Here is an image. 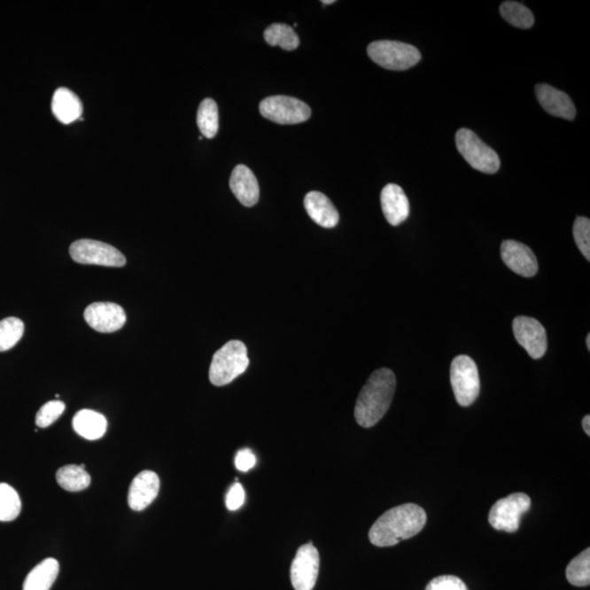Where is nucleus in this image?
Returning a JSON list of instances; mask_svg holds the SVG:
<instances>
[{
	"mask_svg": "<svg viewBox=\"0 0 590 590\" xmlns=\"http://www.w3.org/2000/svg\"><path fill=\"white\" fill-rule=\"evenodd\" d=\"M426 524L425 510L416 504H404L384 513L369 529L372 545L381 547L398 545L418 535Z\"/></svg>",
	"mask_w": 590,
	"mask_h": 590,
	"instance_id": "obj_1",
	"label": "nucleus"
},
{
	"mask_svg": "<svg viewBox=\"0 0 590 590\" xmlns=\"http://www.w3.org/2000/svg\"><path fill=\"white\" fill-rule=\"evenodd\" d=\"M396 390V377L390 369L372 373L361 391L354 416L362 428H372L386 415Z\"/></svg>",
	"mask_w": 590,
	"mask_h": 590,
	"instance_id": "obj_2",
	"label": "nucleus"
},
{
	"mask_svg": "<svg viewBox=\"0 0 590 590\" xmlns=\"http://www.w3.org/2000/svg\"><path fill=\"white\" fill-rule=\"evenodd\" d=\"M250 365L247 348L240 340H231L213 354L209 369L210 382L224 386L242 376Z\"/></svg>",
	"mask_w": 590,
	"mask_h": 590,
	"instance_id": "obj_3",
	"label": "nucleus"
},
{
	"mask_svg": "<svg viewBox=\"0 0 590 590\" xmlns=\"http://www.w3.org/2000/svg\"><path fill=\"white\" fill-rule=\"evenodd\" d=\"M368 55L374 63L388 70H407L421 60L418 49L397 41H377L368 46Z\"/></svg>",
	"mask_w": 590,
	"mask_h": 590,
	"instance_id": "obj_4",
	"label": "nucleus"
},
{
	"mask_svg": "<svg viewBox=\"0 0 590 590\" xmlns=\"http://www.w3.org/2000/svg\"><path fill=\"white\" fill-rule=\"evenodd\" d=\"M456 146L463 159L477 171L494 175L501 167L499 154L477 137L474 131L462 128L456 134Z\"/></svg>",
	"mask_w": 590,
	"mask_h": 590,
	"instance_id": "obj_5",
	"label": "nucleus"
},
{
	"mask_svg": "<svg viewBox=\"0 0 590 590\" xmlns=\"http://www.w3.org/2000/svg\"><path fill=\"white\" fill-rule=\"evenodd\" d=\"M451 384L456 400L462 407L476 401L480 393L479 369L468 355H458L451 365Z\"/></svg>",
	"mask_w": 590,
	"mask_h": 590,
	"instance_id": "obj_6",
	"label": "nucleus"
},
{
	"mask_svg": "<svg viewBox=\"0 0 590 590\" xmlns=\"http://www.w3.org/2000/svg\"><path fill=\"white\" fill-rule=\"evenodd\" d=\"M260 112L265 119L280 125L304 123L312 115L311 107L299 98L287 96H274L264 98Z\"/></svg>",
	"mask_w": 590,
	"mask_h": 590,
	"instance_id": "obj_7",
	"label": "nucleus"
},
{
	"mask_svg": "<svg viewBox=\"0 0 590 590\" xmlns=\"http://www.w3.org/2000/svg\"><path fill=\"white\" fill-rule=\"evenodd\" d=\"M532 507L527 494L514 493L498 501L489 513V523L496 531L515 532L524 513Z\"/></svg>",
	"mask_w": 590,
	"mask_h": 590,
	"instance_id": "obj_8",
	"label": "nucleus"
},
{
	"mask_svg": "<svg viewBox=\"0 0 590 590\" xmlns=\"http://www.w3.org/2000/svg\"><path fill=\"white\" fill-rule=\"evenodd\" d=\"M72 259L82 265L123 267L126 259L117 248L95 240H79L69 248Z\"/></svg>",
	"mask_w": 590,
	"mask_h": 590,
	"instance_id": "obj_9",
	"label": "nucleus"
},
{
	"mask_svg": "<svg viewBox=\"0 0 590 590\" xmlns=\"http://www.w3.org/2000/svg\"><path fill=\"white\" fill-rule=\"evenodd\" d=\"M320 554L312 543L297 552L291 565V582L295 590H313L320 572Z\"/></svg>",
	"mask_w": 590,
	"mask_h": 590,
	"instance_id": "obj_10",
	"label": "nucleus"
},
{
	"mask_svg": "<svg viewBox=\"0 0 590 590\" xmlns=\"http://www.w3.org/2000/svg\"><path fill=\"white\" fill-rule=\"evenodd\" d=\"M513 331L517 343L532 359L538 360L546 354L547 338L545 327L535 318L518 316L513 322Z\"/></svg>",
	"mask_w": 590,
	"mask_h": 590,
	"instance_id": "obj_11",
	"label": "nucleus"
},
{
	"mask_svg": "<svg viewBox=\"0 0 590 590\" xmlns=\"http://www.w3.org/2000/svg\"><path fill=\"white\" fill-rule=\"evenodd\" d=\"M84 320L92 330L107 334L120 330L128 317L123 307L115 303L97 302L86 308Z\"/></svg>",
	"mask_w": 590,
	"mask_h": 590,
	"instance_id": "obj_12",
	"label": "nucleus"
},
{
	"mask_svg": "<svg viewBox=\"0 0 590 590\" xmlns=\"http://www.w3.org/2000/svg\"><path fill=\"white\" fill-rule=\"evenodd\" d=\"M501 257L504 264L515 274L524 278L538 273V261L533 252L521 242L508 240L501 245Z\"/></svg>",
	"mask_w": 590,
	"mask_h": 590,
	"instance_id": "obj_13",
	"label": "nucleus"
},
{
	"mask_svg": "<svg viewBox=\"0 0 590 590\" xmlns=\"http://www.w3.org/2000/svg\"><path fill=\"white\" fill-rule=\"evenodd\" d=\"M160 490V479L156 472L144 470L135 477L128 492V504L131 509L140 512L147 508L157 499Z\"/></svg>",
	"mask_w": 590,
	"mask_h": 590,
	"instance_id": "obj_14",
	"label": "nucleus"
},
{
	"mask_svg": "<svg viewBox=\"0 0 590 590\" xmlns=\"http://www.w3.org/2000/svg\"><path fill=\"white\" fill-rule=\"evenodd\" d=\"M229 189L245 207H254L260 200V185L254 173L245 164L234 167L229 177Z\"/></svg>",
	"mask_w": 590,
	"mask_h": 590,
	"instance_id": "obj_15",
	"label": "nucleus"
},
{
	"mask_svg": "<svg viewBox=\"0 0 590 590\" xmlns=\"http://www.w3.org/2000/svg\"><path fill=\"white\" fill-rule=\"evenodd\" d=\"M536 96L542 109L551 115L560 119L573 120L576 116L574 103L563 91L547 86V84H538Z\"/></svg>",
	"mask_w": 590,
	"mask_h": 590,
	"instance_id": "obj_16",
	"label": "nucleus"
},
{
	"mask_svg": "<svg viewBox=\"0 0 590 590\" xmlns=\"http://www.w3.org/2000/svg\"><path fill=\"white\" fill-rule=\"evenodd\" d=\"M381 204L384 215L393 227L400 226L409 217L410 205L404 190L396 184L384 187L381 194Z\"/></svg>",
	"mask_w": 590,
	"mask_h": 590,
	"instance_id": "obj_17",
	"label": "nucleus"
},
{
	"mask_svg": "<svg viewBox=\"0 0 590 590\" xmlns=\"http://www.w3.org/2000/svg\"><path fill=\"white\" fill-rule=\"evenodd\" d=\"M304 207L314 222L326 229L335 228L339 222V213L330 199L321 191H310L304 198Z\"/></svg>",
	"mask_w": 590,
	"mask_h": 590,
	"instance_id": "obj_18",
	"label": "nucleus"
},
{
	"mask_svg": "<svg viewBox=\"0 0 590 590\" xmlns=\"http://www.w3.org/2000/svg\"><path fill=\"white\" fill-rule=\"evenodd\" d=\"M51 111L60 123L68 125L81 120L83 106L81 98L73 91L67 88H59L51 100Z\"/></svg>",
	"mask_w": 590,
	"mask_h": 590,
	"instance_id": "obj_19",
	"label": "nucleus"
},
{
	"mask_svg": "<svg viewBox=\"0 0 590 590\" xmlns=\"http://www.w3.org/2000/svg\"><path fill=\"white\" fill-rule=\"evenodd\" d=\"M74 430L89 441H96L105 434L107 421L97 411L83 409L78 411L73 420Z\"/></svg>",
	"mask_w": 590,
	"mask_h": 590,
	"instance_id": "obj_20",
	"label": "nucleus"
},
{
	"mask_svg": "<svg viewBox=\"0 0 590 590\" xmlns=\"http://www.w3.org/2000/svg\"><path fill=\"white\" fill-rule=\"evenodd\" d=\"M59 573V563L53 557H49L37 564L27 574L23 584V590H50Z\"/></svg>",
	"mask_w": 590,
	"mask_h": 590,
	"instance_id": "obj_21",
	"label": "nucleus"
},
{
	"mask_svg": "<svg viewBox=\"0 0 590 590\" xmlns=\"http://www.w3.org/2000/svg\"><path fill=\"white\" fill-rule=\"evenodd\" d=\"M264 39L270 46H279L284 50H294L299 48V37L292 27L284 23H274L267 27Z\"/></svg>",
	"mask_w": 590,
	"mask_h": 590,
	"instance_id": "obj_22",
	"label": "nucleus"
},
{
	"mask_svg": "<svg viewBox=\"0 0 590 590\" xmlns=\"http://www.w3.org/2000/svg\"><path fill=\"white\" fill-rule=\"evenodd\" d=\"M58 485L66 491L79 492L87 489L91 484V477L81 465H67L60 468L56 474Z\"/></svg>",
	"mask_w": 590,
	"mask_h": 590,
	"instance_id": "obj_23",
	"label": "nucleus"
},
{
	"mask_svg": "<svg viewBox=\"0 0 590 590\" xmlns=\"http://www.w3.org/2000/svg\"><path fill=\"white\" fill-rule=\"evenodd\" d=\"M197 125L206 138L212 139L219 131V111L213 98H205L197 112Z\"/></svg>",
	"mask_w": 590,
	"mask_h": 590,
	"instance_id": "obj_24",
	"label": "nucleus"
},
{
	"mask_svg": "<svg viewBox=\"0 0 590 590\" xmlns=\"http://www.w3.org/2000/svg\"><path fill=\"white\" fill-rule=\"evenodd\" d=\"M500 12L509 25L519 27V29H531L535 23V17L531 9L516 2L503 3L501 4Z\"/></svg>",
	"mask_w": 590,
	"mask_h": 590,
	"instance_id": "obj_25",
	"label": "nucleus"
},
{
	"mask_svg": "<svg viewBox=\"0 0 590 590\" xmlns=\"http://www.w3.org/2000/svg\"><path fill=\"white\" fill-rule=\"evenodd\" d=\"M566 579L573 586L585 587L590 584V549L574 557L566 568Z\"/></svg>",
	"mask_w": 590,
	"mask_h": 590,
	"instance_id": "obj_26",
	"label": "nucleus"
},
{
	"mask_svg": "<svg viewBox=\"0 0 590 590\" xmlns=\"http://www.w3.org/2000/svg\"><path fill=\"white\" fill-rule=\"evenodd\" d=\"M21 512V500L17 491L7 484H0V522H12Z\"/></svg>",
	"mask_w": 590,
	"mask_h": 590,
	"instance_id": "obj_27",
	"label": "nucleus"
},
{
	"mask_svg": "<svg viewBox=\"0 0 590 590\" xmlns=\"http://www.w3.org/2000/svg\"><path fill=\"white\" fill-rule=\"evenodd\" d=\"M25 324L16 317L0 321V353L11 350L22 338Z\"/></svg>",
	"mask_w": 590,
	"mask_h": 590,
	"instance_id": "obj_28",
	"label": "nucleus"
},
{
	"mask_svg": "<svg viewBox=\"0 0 590 590\" xmlns=\"http://www.w3.org/2000/svg\"><path fill=\"white\" fill-rule=\"evenodd\" d=\"M66 406L63 401L51 400L37 412L35 423L39 428H49L64 414Z\"/></svg>",
	"mask_w": 590,
	"mask_h": 590,
	"instance_id": "obj_29",
	"label": "nucleus"
},
{
	"mask_svg": "<svg viewBox=\"0 0 590 590\" xmlns=\"http://www.w3.org/2000/svg\"><path fill=\"white\" fill-rule=\"evenodd\" d=\"M576 245L582 252L585 259L590 260V220L585 217L576 218L573 227Z\"/></svg>",
	"mask_w": 590,
	"mask_h": 590,
	"instance_id": "obj_30",
	"label": "nucleus"
},
{
	"mask_svg": "<svg viewBox=\"0 0 590 590\" xmlns=\"http://www.w3.org/2000/svg\"><path fill=\"white\" fill-rule=\"evenodd\" d=\"M425 590H468V588L457 576L443 575L431 580Z\"/></svg>",
	"mask_w": 590,
	"mask_h": 590,
	"instance_id": "obj_31",
	"label": "nucleus"
},
{
	"mask_svg": "<svg viewBox=\"0 0 590 590\" xmlns=\"http://www.w3.org/2000/svg\"><path fill=\"white\" fill-rule=\"evenodd\" d=\"M245 502V491L242 485L234 484L228 492L226 504L229 510H237Z\"/></svg>",
	"mask_w": 590,
	"mask_h": 590,
	"instance_id": "obj_32",
	"label": "nucleus"
},
{
	"mask_svg": "<svg viewBox=\"0 0 590 590\" xmlns=\"http://www.w3.org/2000/svg\"><path fill=\"white\" fill-rule=\"evenodd\" d=\"M256 457L250 449H242L236 457V467L237 470L247 472L255 466Z\"/></svg>",
	"mask_w": 590,
	"mask_h": 590,
	"instance_id": "obj_33",
	"label": "nucleus"
},
{
	"mask_svg": "<svg viewBox=\"0 0 590 590\" xmlns=\"http://www.w3.org/2000/svg\"><path fill=\"white\" fill-rule=\"evenodd\" d=\"M583 429L585 431V433H586L589 437L590 435V416L586 415L583 419Z\"/></svg>",
	"mask_w": 590,
	"mask_h": 590,
	"instance_id": "obj_34",
	"label": "nucleus"
},
{
	"mask_svg": "<svg viewBox=\"0 0 590 590\" xmlns=\"http://www.w3.org/2000/svg\"><path fill=\"white\" fill-rule=\"evenodd\" d=\"M334 3H335L334 0H328V2H326V0H322V4H324V6H326V4H331Z\"/></svg>",
	"mask_w": 590,
	"mask_h": 590,
	"instance_id": "obj_35",
	"label": "nucleus"
},
{
	"mask_svg": "<svg viewBox=\"0 0 590 590\" xmlns=\"http://www.w3.org/2000/svg\"><path fill=\"white\" fill-rule=\"evenodd\" d=\"M586 345H587V349L589 351L590 350V335L589 334L587 335Z\"/></svg>",
	"mask_w": 590,
	"mask_h": 590,
	"instance_id": "obj_36",
	"label": "nucleus"
}]
</instances>
